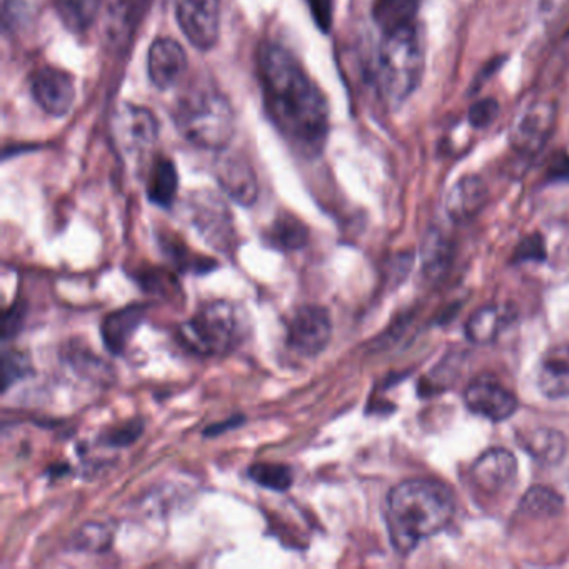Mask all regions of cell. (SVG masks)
Returning a JSON list of instances; mask_svg holds the SVG:
<instances>
[{"label": "cell", "instance_id": "obj_31", "mask_svg": "<svg viewBox=\"0 0 569 569\" xmlns=\"http://www.w3.org/2000/svg\"><path fill=\"white\" fill-rule=\"evenodd\" d=\"M499 104L496 99H481L469 109V124L475 129H485L498 119Z\"/></svg>", "mask_w": 569, "mask_h": 569}, {"label": "cell", "instance_id": "obj_28", "mask_svg": "<svg viewBox=\"0 0 569 569\" xmlns=\"http://www.w3.org/2000/svg\"><path fill=\"white\" fill-rule=\"evenodd\" d=\"M142 432H144V421L142 419H131V421L109 428L102 435V441L111 448H128L141 438Z\"/></svg>", "mask_w": 569, "mask_h": 569}, {"label": "cell", "instance_id": "obj_12", "mask_svg": "<svg viewBox=\"0 0 569 569\" xmlns=\"http://www.w3.org/2000/svg\"><path fill=\"white\" fill-rule=\"evenodd\" d=\"M469 411L489 421H505L518 409V399L505 386L489 378L476 379L465 392Z\"/></svg>", "mask_w": 569, "mask_h": 569}, {"label": "cell", "instance_id": "obj_33", "mask_svg": "<svg viewBox=\"0 0 569 569\" xmlns=\"http://www.w3.org/2000/svg\"><path fill=\"white\" fill-rule=\"evenodd\" d=\"M546 249H545V239L539 234L529 236L525 241L521 242V246L518 248V252H516V259L518 261H531V259H536V261H541L545 259Z\"/></svg>", "mask_w": 569, "mask_h": 569}, {"label": "cell", "instance_id": "obj_16", "mask_svg": "<svg viewBox=\"0 0 569 569\" xmlns=\"http://www.w3.org/2000/svg\"><path fill=\"white\" fill-rule=\"evenodd\" d=\"M516 475V458L506 449H489L476 459L472 479L486 492H498Z\"/></svg>", "mask_w": 569, "mask_h": 569}, {"label": "cell", "instance_id": "obj_27", "mask_svg": "<svg viewBox=\"0 0 569 569\" xmlns=\"http://www.w3.org/2000/svg\"><path fill=\"white\" fill-rule=\"evenodd\" d=\"M31 359L19 351H6L2 355V391H8L12 385L31 375Z\"/></svg>", "mask_w": 569, "mask_h": 569}, {"label": "cell", "instance_id": "obj_30", "mask_svg": "<svg viewBox=\"0 0 569 569\" xmlns=\"http://www.w3.org/2000/svg\"><path fill=\"white\" fill-rule=\"evenodd\" d=\"M529 451L539 459H556L565 451V441L561 435L552 431H541L531 436Z\"/></svg>", "mask_w": 569, "mask_h": 569}, {"label": "cell", "instance_id": "obj_18", "mask_svg": "<svg viewBox=\"0 0 569 569\" xmlns=\"http://www.w3.org/2000/svg\"><path fill=\"white\" fill-rule=\"evenodd\" d=\"M538 385L542 395L549 399H562L569 396V346H555L541 359Z\"/></svg>", "mask_w": 569, "mask_h": 569}, {"label": "cell", "instance_id": "obj_7", "mask_svg": "<svg viewBox=\"0 0 569 569\" xmlns=\"http://www.w3.org/2000/svg\"><path fill=\"white\" fill-rule=\"evenodd\" d=\"M332 336L329 311L322 306L306 305L296 309L288 322L286 342L302 358H316L328 348Z\"/></svg>", "mask_w": 569, "mask_h": 569}, {"label": "cell", "instance_id": "obj_26", "mask_svg": "<svg viewBox=\"0 0 569 569\" xmlns=\"http://www.w3.org/2000/svg\"><path fill=\"white\" fill-rule=\"evenodd\" d=\"M111 542V529L106 525H98V522H89V525L82 526L74 536L76 549H82V551H106Z\"/></svg>", "mask_w": 569, "mask_h": 569}, {"label": "cell", "instance_id": "obj_25", "mask_svg": "<svg viewBox=\"0 0 569 569\" xmlns=\"http://www.w3.org/2000/svg\"><path fill=\"white\" fill-rule=\"evenodd\" d=\"M521 509L535 518H552L562 509V498L551 488L535 486L521 499Z\"/></svg>", "mask_w": 569, "mask_h": 569}, {"label": "cell", "instance_id": "obj_32", "mask_svg": "<svg viewBox=\"0 0 569 569\" xmlns=\"http://www.w3.org/2000/svg\"><path fill=\"white\" fill-rule=\"evenodd\" d=\"M26 308L22 302H16L11 306L9 311H6L4 322H2V341L16 338L21 332L22 325H24Z\"/></svg>", "mask_w": 569, "mask_h": 569}, {"label": "cell", "instance_id": "obj_24", "mask_svg": "<svg viewBox=\"0 0 569 569\" xmlns=\"http://www.w3.org/2000/svg\"><path fill=\"white\" fill-rule=\"evenodd\" d=\"M248 475L256 485L276 492L288 491L295 481L291 466L282 462H256L249 468Z\"/></svg>", "mask_w": 569, "mask_h": 569}, {"label": "cell", "instance_id": "obj_20", "mask_svg": "<svg viewBox=\"0 0 569 569\" xmlns=\"http://www.w3.org/2000/svg\"><path fill=\"white\" fill-rule=\"evenodd\" d=\"M266 239L279 251H299L308 244L309 231L296 216L279 214L266 232Z\"/></svg>", "mask_w": 569, "mask_h": 569}, {"label": "cell", "instance_id": "obj_2", "mask_svg": "<svg viewBox=\"0 0 569 569\" xmlns=\"http://www.w3.org/2000/svg\"><path fill=\"white\" fill-rule=\"evenodd\" d=\"M388 526L392 545L409 552L421 539L441 532L455 516L451 489L432 479H408L388 496Z\"/></svg>", "mask_w": 569, "mask_h": 569}, {"label": "cell", "instance_id": "obj_5", "mask_svg": "<svg viewBox=\"0 0 569 569\" xmlns=\"http://www.w3.org/2000/svg\"><path fill=\"white\" fill-rule=\"evenodd\" d=\"M425 54L415 24L385 34L378 56V86L389 104H401L418 89Z\"/></svg>", "mask_w": 569, "mask_h": 569}, {"label": "cell", "instance_id": "obj_3", "mask_svg": "<svg viewBox=\"0 0 569 569\" xmlns=\"http://www.w3.org/2000/svg\"><path fill=\"white\" fill-rule=\"evenodd\" d=\"M174 121L184 139L202 149H224L236 131L228 99L208 86L191 89L179 99Z\"/></svg>", "mask_w": 569, "mask_h": 569}, {"label": "cell", "instance_id": "obj_21", "mask_svg": "<svg viewBox=\"0 0 569 569\" xmlns=\"http://www.w3.org/2000/svg\"><path fill=\"white\" fill-rule=\"evenodd\" d=\"M506 319L508 315L501 306H485L466 322V336L476 345H489L505 328Z\"/></svg>", "mask_w": 569, "mask_h": 569}, {"label": "cell", "instance_id": "obj_34", "mask_svg": "<svg viewBox=\"0 0 569 569\" xmlns=\"http://www.w3.org/2000/svg\"><path fill=\"white\" fill-rule=\"evenodd\" d=\"M244 416L234 415L231 416V418L224 419V421L208 426L202 435H204V438H218V436L224 435L226 431H232V429L239 428V426L244 425Z\"/></svg>", "mask_w": 569, "mask_h": 569}, {"label": "cell", "instance_id": "obj_14", "mask_svg": "<svg viewBox=\"0 0 569 569\" xmlns=\"http://www.w3.org/2000/svg\"><path fill=\"white\" fill-rule=\"evenodd\" d=\"M216 178L229 198L238 204L251 206L258 199L259 186L251 164L241 156H222L216 166Z\"/></svg>", "mask_w": 569, "mask_h": 569}, {"label": "cell", "instance_id": "obj_13", "mask_svg": "<svg viewBox=\"0 0 569 569\" xmlns=\"http://www.w3.org/2000/svg\"><path fill=\"white\" fill-rule=\"evenodd\" d=\"M186 69H188V56L178 41L162 38L152 42L148 56V71L156 88H174L184 76Z\"/></svg>", "mask_w": 569, "mask_h": 569}, {"label": "cell", "instance_id": "obj_10", "mask_svg": "<svg viewBox=\"0 0 569 569\" xmlns=\"http://www.w3.org/2000/svg\"><path fill=\"white\" fill-rule=\"evenodd\" d=\"M555 126L556 106L549 101L532 102L512 121L509 132L512 148L525 156L536 154L548 144Z\"/></svg>", "mask_w": 569, "mask_h": 569}, {"label": "cell", "instance_id": "obj_29", "mask_svg": "<svg viewBox=\"0 0 569 569\" xmlns=\"http://www.w3.org/2000/svg\"><path fill=\"white\" fill-rule=\"evenodd\" d=\"M164 248L171 261L174 262L179 269H182V271L206 272L214 268L211 259L189 254L184 246H182L181 242L174 241V239L166 242Z\"/></svg>", "mask_w": 569, "mask_h": 569}, {"label": "cell", "instance_id": "obj_8", "mask_svg": "<svg viewBox=\"0 0 569 569\" xmlns=\"http://www.w3.org/2000/svg\"><path fill=\"white\" fill-rule=\"evenodd\" d=\"M186 209H189L192 226L212 248L224 252L234 248L236 231L231 212L218 196L209 192L192 196Z\"/></svg>", "mask_w": 569, "mask_h": 569}, {"label": "cell", "instance_id": "obj_11", "mask_svg": "<svg viewBox=\"0 0 569 569\" xmlns=\"http://www.w3.org/2000/svg\"><path fill=\"white\" fill-rule=\"evenodd\" d=\"M31 91L36 102L48 114H68L76 101V82L69 72L58 68H42L31 78Z\"/></svg>", "mask_w": 569, "mask_h": 569}, {"label": "cell", "instance_id": "obj_17", "mask_svg": "<svg viewBox=\"0 0 569 569\" xmlns=\"http://www.w3.org/2000/svg\"><path fill=\"white\" fill-rule=\"evenodd\" d=\"M488 201V189L478 176H465L459 179L446 199V211L456 222H466L475 218Z\"/></svg>", "mask_w": 569, "mask_h": 569}, {"label": "cell", "instance_id": "obj_9", "mask_svg": "<svg viewBox=\"0 0 569 569\" xmlns=\"http://www.w3.org/2000/svg\"><path fill=\"white\" fill-rule=\"evenodd\" d=\"M176 18L196 49L209 51L218 44L221 31L219 0H174Z\"/></svg>", "mask_w": 569, "mask_h": 569}, {"label": "cell", "instance_id": "obj_1", "mask_svg": "<svg viewBox=\"0 0 569 569\" xmlns=\"http://www.w3.org/2000/svg\"><path fill=\"white\" fill-rule=\"evenodd\" d=\"M266 111L282 138L305 158H316L329 134V106L301 62L282 46L259 52Z\"/></svg>", "mask_w": 569, "mask_h": 569}, {"label": "cell", "instance_id": "obj_15", "mask_svg": "<svg viewBox=\"0 0 569 569\" xmlns=\"http://www.w3.org/2000/svg\"><path fill=\"white\" fill-rule=\"evenodd\" d=\"M146 316H148V306L146 305H129L106 316L101 325V336L111 355H124L132 336L144 322Z\"/></svg>", "mask_w": 569, "mask_h": 569}, {"label": "cell", "instance_id": "obj_19", "mask_svg": "<svg viewBox=\"0 0 569 569\" xmlns=\"http://www.w3.org/2000/svg\"><path fill=\"white\" fill-rule=\"evenodd\" d=\"M179 189V176L174 162L159 158L152 166L148 182V198L152 204L171 208Z\"/></svg>", "mask_w": 569, "mask_h": 569}, {"label": "cell", "instance_id": "obj_4", "mask_svg": "<svg viewBox=\"0 0 569 569\" xmlns=\"http://www.w3.org/2000/svg\"><path fill=\"white\" fill-rule=\"evenodd\" d=\"M248 332V318L241 306L211 301L199 306L192 318L181 326L179 335L189 351L206 358H222L234 352Z\"/></svg>", "mask_w": 569, "mask_h": 569}, {"label": "cell", "instance_id": "obj_23", "mask_svg": "<svg viewBox=\"0 0 569 569\" xmlns=\"http://www.w3.org/2000/svg\"><path fill=\"white\" fill-rule=\"evenodd\" d=\"M102 0H56L59 18L66 28L82 32L91 28L101 11Z\"/></svg>", "mask_w": 569, "mask_h": 569}, {"label": "cell", "instance_id": "obj_37", "mask_svg": "<svg viewBox=\"0 0 569 569\" xmlns=\"http://www.w3.org/2000/svg\"><path fill=\"white\" fill-rule=\"evenodd\" d=\"M315 14L318 18L319 26L328 28L331 21V2L329 0H315Z\"/></svg>", "mask_w": 569, "mask_h": 569}, {"label": "cell", "instance_id": "obj_36", "mask_svg": "<svg viewBox=\"0 0 569 569\" xmlns=\"http://www.w3.org/2000/svg\"><path fill=\"white\" fill-rule=\"evenodd\" d=\"M569 6V0H541V12L546 19H556Z\"/></svg>", "mask_w": 569, "mask_h": 569}, {"label": "cell", "instance_id": "obj_35", "mask_svg": "<svg viewBox=\"0 0 569 569\" xmlns=\"http://www.w3.org/2000/svg\"><path fill=\"white\" fill-rule=\"evenodd\" d=\"M548 176L555 181L569 182V154H565V152L556 154L549 164Z\"/></svg>", "mask_w": 569, "mask_h": 569}, {"label": "cell", "instance_id": "obj_6", "mask_svg": "<svg viewBox=\"0 0 569 569\" xmlns=\"http://www.w3.org/2000/svg\"><path fill=\"white\" fill-rule=\"evenodd\" d=\"M111 134L121 156L136 161L149 154L158 142V119L149 109L126 102L112 116Z\"/></svg>", "mask_w": 569, "mask_h": 569}, {"label": "cell", "instance_id": "obj_22", "mask_svg": "<svg viewBox=\"0 0 569 569\" xmlns=\"http://www.w3.org/2000/svg\"><path fill=\"white\" fill-rule=\"evenodd\" d=\"M419 0H376L375 19L379 28L388 32L415 24Z\"/></svg>", "mask_w": 569, "mask_h": 569}]
</instances>
